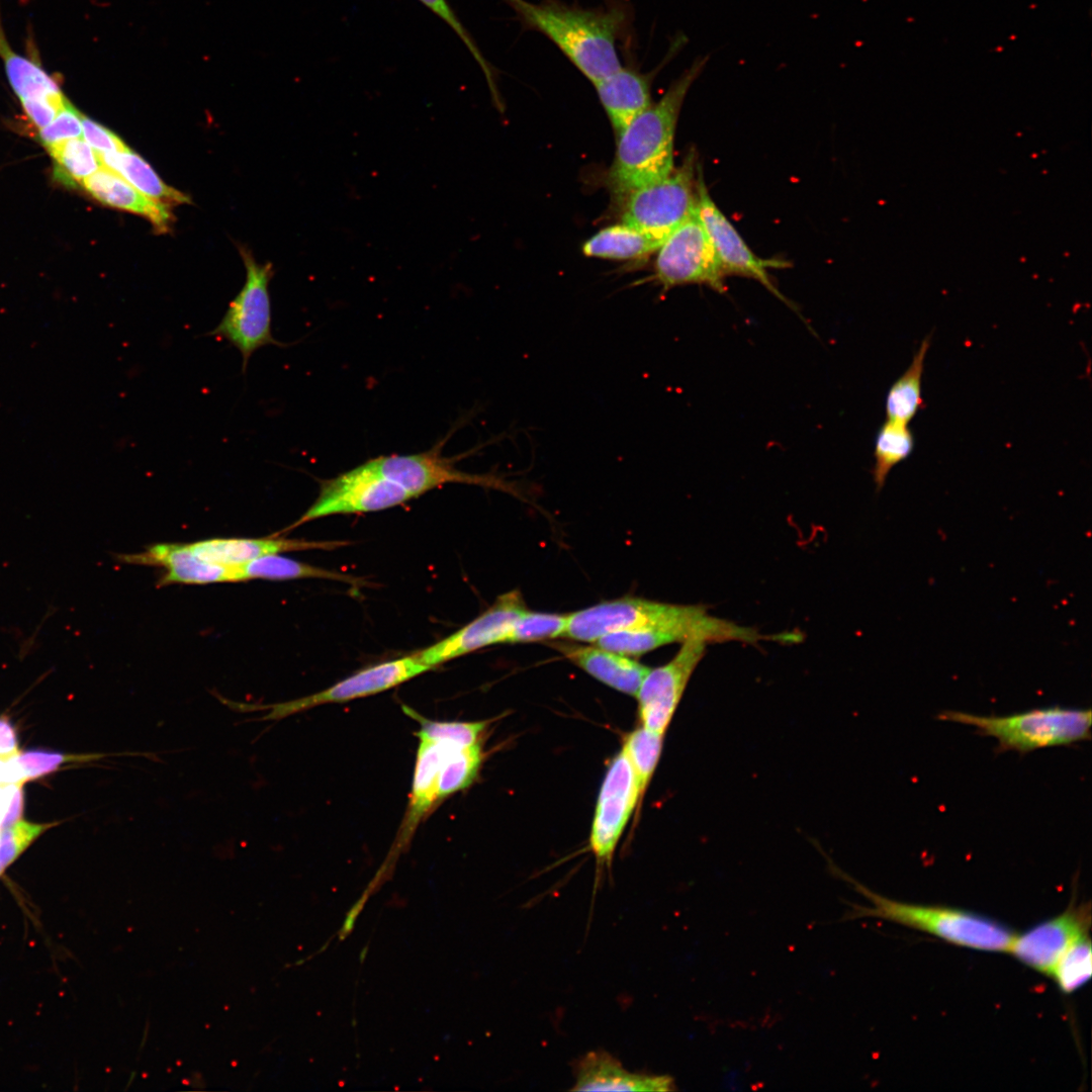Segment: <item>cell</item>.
<instances>
[{
	"mask_svg": "<svg viewBox=\"0 0 1092 1092\" xmlns=\"http://www.w3.org/2000/svg\"><path fill=\"white\" fill-rule=\"evenodd\" d=\"M503 1L525 29L548 37L594 85L622 67L617 42L631 25V8L623 0L599 8L558 0Z\"/></svg>",
	"mask_w": 1092,
	"mask_h": 1092,
	"instance_id": "6da1fadb",
	"label": "cell"
},
{
	"mask_svg": "<svg viewBox=\"0 0 1092 1092\" xmlns=\"http://www.w3.org/2000/svg\"><path fill=\"white\" fill-rule=\"evenodd\" d=\"M710 57L699 56L664 95L637 115L617 138L608 185L618 196L659 181L673 170V140L679 112Z\"/></svg>",
	"mask_w": 1092,
	"mask_h": 1092,
	"instance_id": "7a4b0ae2",
	"label": "cell"
},
{
	"mask_svg": "<svg viewBox=\"0 0 1092 1092\" xmlns=\"http://www.w3.org/2000/svg\"><path fill=\"white\" fill-rule=\"evenodd\" d=\"M832 872L850 883L871 906L852 905L843 920L877 917L926 932L954 945L983 951L1008 952L1015 936L1004 924L962 909L895 901L874 893L835 866Z\"/></svg>",
	"mask_w": 1092,
	"mask_h": 1092,
	"instance_id": "3957f363",
	"label": "cell"
},
{
	"mask_svg": "<svg viewBox=\"0 0 1092 1092\" xmlns=\"http://www.w3.org/2000/svg\"><path fill=\"white\" fill-rule=\"evenodd\" d=\"M941 721L973 726L981 736L997 740V752L1020 754L1036 749L1068 746L1091 739V709L1060 706L1036 708L1005 716H980L960 711H943Z\"/></svg>",
	"mask_w": 1092,
	"mask_h": 1092,
	"instance_id": "277c9868",
	"label": "cell"
},
{
	"mask_svg": "<svg viewBox=\"0 0 1092 1092\" xmlns=\"http://www.w3.org/2000/svg\"><path fill=\"white\" fill-rule=\"evenodd\" d=\"M698 167L696 153L691 151L668 176L630 192L625 197L623 222L662 245L696 210Z\"/></svg>",
	"mask_w": 1092,
	"mask_h": 1092,
	"instance_id": "5b68a950",
	"label": "cell"
},
{
	"mask_svg": "<svg viewBox=\"0 0 1092 1092\" xmlns=\"http://www.w3.org/2000/svg\"><path fill=\"white\" fill-rule=\"evenodd\" d=\"M246 266V281L217 326L206 333L228 342L241 354L242 373L245 374L249 360L259 349L274 345L289 346L272 336L271 302L268 286L273 275L270 263L259 264L253 256L241 251Z\"/></svg>",
	"mask_w": 1092,
	"mask_h": 1092,
	"instance_id": "8992f818",
	"label": "cell"
},
{
	"mask_svg": "<svg viewBox=\"0 0 1092 1092\" xmlns=\"http://www.w3.org/2000/svg\"><path fill=\"white\" fill-rule=\"evenodd\" d=\"M656 281L664 291L700 283L723 292L724 272L711 240L696 210L658 248L654 264Z\"/></svg>",
	"mask_w": 1092,
	"mask_h": 1092,
	"instance_id": "52a82bcc",
	"label": "cell"
},
{
	"mask_svg": "<svg viewBox=\"0 0 1092 1092\" xmlns=\"http://www.w3.org/2000/svg\"><path fill=\"white\" fill-rule=\"evenodd\" d=\"M412 498L414 496L400 485L363 463L334 478L323 480L313 504L284 532L323 517L382 511Z\"/></svg>",
	"mask_w": 1092,
	"mask_h": 1092,
	"instance_id": "ba28073f",
	"label": "cell"
},
{
	"mask_svg": "<svg viewBox=\"0 0 1092 1092\" xmlns=\"http://www.w3.org/2000/svg\"><path fill=\"white\" fill-rule=\"evenodd\" d=\"M695 607L632 597L605 601L567 615L563 637L595 643L610 633L681 619L691 614Z\"/></svg>",
	"mask_w": 1092,
	"mask_h": 1092,
	"instance_id": "9c48e42d",
	"label": "cell"
},
{
	"mask_svg": "<svg viewBox=\"0 0 1092 1092\" xmlns=\"http://www.w3.org/2000/svg\"><path fill=\"white\" fill-rule=\"evenodd\" d=\"M443 443L410 455H387L366 463L408 491L414 497L448 483H464L517 494L515 485L494 474H472L454 466V458L442 455Z\"/></svg>",
	"mask_w": 1092,
	"mask_h": 1092,
	"instance_id": "30bf717a",
	"label": "cell"
},
{
	"mask_svg": "<svg viewBox=\"0 0 1092 1092\" xmlns=\"http://www.w3.org/2000/svg\"><path fill=\"white\" fill-rule=\"evenodd\" d=\"M633 766L622 748L611 761L601 786L589 845L598 867L611 866L614 851L634 809L640 808Z\"/></svg>",
	"mask_w": 1092,
	"mask_h": 1092,
	"instance_id": "8fae6325",
	"label": "cell"
},
{
	"mask_svg": "<svg viewBox=\"0 0 1092 1092\" xmlns=\"http://www.w3.org/2000/svg\"><path fill=\"white\" fill-rule=\"evenodd\" d=\"M708 645L704 640L690 639L681 643L671 660L649 669L636 694L643 727L665 733Z\"/></svg>",
	"mask_w": 1092,
	"mask_h": 1092,
	"instance_id": "7c38bea8",
	"label": "cell"
},
{
	"mask_svg": "<svg viewBox=\"0 0 1092 1092\" xmlns=\"http://www.w3.org/2000/svg\"><path fill=\"white\" fill-rule=\"evenodd\" d=\"M430 669L431 667L421 663L413 654L377 663L363 668L315 694L260 707V709L268 708L270 712L256 720L277 721L321 705L344 703L372 696L392 689Z\"/></svg>",
	"mask_w": 1092,
	"mask_h": 1092,
	"instance_id": "4fadbf2b",
	"label": "cell"
},
{
	"mask_svg": "<svg viewBox=\"0 0 1092 1092\" xmlns=\"http://www.w3.org/2000/svg\"><path fill=\"white\" fill-rule=\"evenodd\" d=\"M527 610L517 589L499 596L481 615L437 643L413 655L423 664L433 667L477 649L508 643L517 618Z\"/></svg>",
	"mask_w": 1092,
	"mask_h": 1092,
	"instance_id": "5bb4252c",
	"label": "cell"
},
{
	"mask_svg": "<svg viewBox=\"0 0 1092 1092\" xmlns=\"http://www.w3.org/2000/svg\"><path fill=\"white\" fill-rule=\"evenodd\" d=\"M697 213L711 240L725 275H740L755 279L776 296L785 300L771 282L767 269L784 267L786 263L774 259H761L748 248L730 220L711 198L701 167L698 170L697 181ZM785 302L788 301L785 300Z\"/></svg>",
	"mask_w": 1092,
	"mask_h": 1092,
	"instance_id": "9a60e30c",
	"label": "cell"
},
{
	"mask_svg": "<svg viewBox=\"0 0 1092 1092\" xmlns=\"http://www.w3.org/2000/svg\"><path fill=\"white\" fill-rule=\"evenodd\" d=\"M1090 903L1071 904L1061 914L1014 936L1008 952L1045 976L1062 954L1081 936L1090 933Z\"/></svg>",
	"mask_w": 1092,
	"mask_h": 1092,
	"instance_id": "2e32d148",
	"label": "cell"
},
{
	"mask_svg": "<svg viewBox=\"0 0 1092 1092\" xmlns=\"http://www.w3.org/2000/svg\"><path fill=\"white\" fill-rule=\"evenodd\" d=\"M687 37L677 33L662 62L653 71L643 73L634 67H621L618 71L595 84L616 138L651 103V84L657 72L684 48Z\"/></svg>",
	"mask_w": 1092,
	"mask_h": 1092,
	"instance_id": "e0dca14e",
	"label": "cell"
},
{
	"mask_svg": "<svg viewBox=\"0 0 1092 1092\" xmlns=\"http://www.w3.org/2000/svg\"><path fill=\"white\" fill-rule=\"evenodd\" d=\"M117 558L131 564L165 567L166 572L158 581L162 586L242 581L240 566H224L202 560L191 552L187 544H156L144 552L120 554Z\"/></svg>",
	"mask_w": 1092,
	"mask_h": 1092,
	"instance_id": "ac0fdd59",
	"label": "cell"
},
{
	"mask_svg": "<svg viewBox=\"0 0 1092 1092\" xmlns=\"http://www.w3.org/2000/svg\"><path fill=\"white\" fill-rule=\"evenodd\" d=\"M419 737L414 779L410 802L398 830L393 852L396 853L412 840L422 820L438 803V782L441 764L447 752L454 746L443 741Z\"/></svg>",
	"mask_w": 1092,
	"mask_h": 1092,
	"instance_id": "d6986e66",
	"label": "cell"
},
{
	"mask_svg": "<svg viewBox=\"0 0 1092 1092\" xmlns=\"http://www.w3.org/2000/svg\"><path fill=\"white\" fill-rule=\"evenodd\" d=\"M553 648L583 671L621 693L636 696L649 667L599 645L554 642Z\"/></svg>",
	"mask_w": 1092,
	"mask_h": 1092,
	"instance_id": "ffe728a7",
	"label": "cell"
},
{
	"mask_svg": "<svg viewBox=\"0 0 1092 1092\" xmlns=\"http://www.w3.org/2000/svg\"><path fill=\"white\" fill-rule=\"evenodd\" d=\"M345 541H306L285 538H217L187 544L191 552L207 562L240 566L253 559L285 551L332 550Z\"/></svg>",
	"mask_w": 1092,
	"mask_h": 1092,
	"instance_id": "44dd1931",
	"label": "cell"
},
{
	"mask_svg": "<svg viewBox=\"0 0 1092 1092\" xmlns=\"http://www.w3.org/2000/svg\"><path fill=\"white\" fill-rule=\"evenodd\" d=\"M574 1091H670L673 1078L668 1075H645L627 1071L606 1052L586 1054L577 1062Z\"/></svg>",
	"mask_w": 1092,
	"mask_h": 1092,
	"instance_id": "7402d4cb",
	"label": "cell"
},
{
	"mask_svg": "<svg viewBox=\"0 0 1092 1092\" xmlns=\"http://www.w3.org/2000/svg\"><path fill=\"white\" fill-rule=\"evenodd\" d=\"M84 189L99 202L148 218L161 232L169 230L174 216L169 206L157 202L106 167L82 181Z\"/></svg>",
	"mask_w": 1092,
	"mask_h": 1092,
	"instance_id": "603a6c76",
	"label": "cell"
},
{
	"mask_svg": "<svg viewBox=\"0 0 1092 1092\" xmlns=\"http://www.w3.org/2000/svg\"><path fill=\"white\" fill-rule=\"evenodd\" d=\"M0 59L8 82L20 101L65 97L57 78L31 57L16 53L9 44L0 15Z\"/></svg>",
	"mask_w": 1092,
	"mask_h": 1092,
	"instance_id": "cb8c5ba5",
	"label": "cell"
},
{
	"mask_svg": "<svg viewBox=\"0 0 1092 1092\" xmlns=\"http://www.w3.org/2000/svg\"><path fill=\"white\" fill-rule=\"evenodd\" d=\"M100 157L103 167L121 176L145 196L169 207L190 202L186 194L166 184L148 162L129 148Z\"/></svg>",
	"mask_w": 1092,
	"mask_h": 1092,
	"instance_id": "d4e9b609",
	"label": "cell"
},
{
	"mask_svg": "<svg viewBox=\"0 0 1092 1092\" xmlns=\"http://www.w3.org/2000/svg\"><path fill=\"white\" fill-rule=\"evenodd\" d=\"M660 246L646 234L622 222L599 231L583 244L582 252L587 257L631 260L656 252Z\"/></svg>",
	"mask_w": 1092,
	"mask_h": 1092,
	"instance_id": "484cf974",
	"label": "cell"
},
{
	"mask_svg": "<svg viewBox=\"0 0 1092 1092\" xmlns=\"http://www.w3.org/2000/svg\"><path fill=\"white\" fill-rule=\"evenodd\" d=\"M929 346L930 339L927 337L922 341L907 370L890 387L886 396L887 420L908 425L922 407L921 382Z\"/></svg>",
	"mask_w": 1092,
	"mask_h": 1092,
	"instance_id": "4316f807",
	"label": "cell"
},
{
	"mask_svg": "<svg viewBox=\"0 0 1092 1092\" xmlns=\"http://www.w3.org/2000/svg\"><path fill=\"white\" fill-rule=\"evenodd\" d=\"M240 572L243 581L254 578L271 580L325 578L347 583H357V578L353 576L302 563L280 556L279 554H271L253 559L240 565Z\"/></svg>",
	"mask_w": 1092,
	"mask_h": 1092,
	"instance_id": "83f0119b",
	"label": "cell"
},
{
	"mask_svg": "<svg viewBox=\"0 0 1092 1092\" xmlns=\"http://www.w3.org/2000/svg\"><path fill=\"white\" fill-rule=\"evenodd\" d=\"M914 449V437L905 424L887 420L875 440V465L873 476L876 486L882 488L891 469L907 459Z\"/></svg>",
	"mask_w": 1092,
	"mask_h": 1092,
	"instance_id": "f1b7e54d",
	"label": "cell"
},
{
	"mask_svg": "<svg viewBox=\"0 0 1092 1092\" xmlns=\"http://www.w3.org/2000/svg\"><path fill=\"white\" fill-rule=\"evenodd\" d=\"M56 163V177L74 186L103 167L100 155L85 141L70 139L48 148Z\"/></svg>",
	"mask_w": 1092,
	"mask_h": 1092,
	"instance_id": "f546056e",
	"label": "cell"
},
{
	"mask_svg": "<svg viewBox=\"0 0 1092 1092\" xmlns=\"http://www.w3.org/2000/svg\"><path fill=\"white\" fill-rule=\"evenodd\" d=\"M482 760L481 743L467 747H452L441 764L438 802L468 788L476 780Z\"/></svg>",
	"mask_w": 1092,
	"mask_h": 1092,
	"instance_id": "4dcf8cb0",
	"label": "cell"
},
{
	"mask_svg": "<svg viewBox=\"0 0 1092 1092\" xmlns=\"http://www.w3.org/2000/svg\"><path fill=\"white\" fill-rule=\"evenodd\" d=\"M664 734L651 731L642 725L630 732L624 739L625 750L636 776L639 799L642 803L645 792L659 761Z\"/></svg>",
	"mask_w": 1092,
	"mask_h": 1092,
	"instance_id": "1f68e13d",
	"label": "cell"
},
{
	"mask_svg": "<svg viewBox=\"0 0 1092 1092\" xmlns=\"http://www.w3.org/2000/svg\"><path fill=\"white\" fill-rule=\"evenodd\" d=\"M1091 957L1090 933H1087L1077 939L1062 954L1050 977L1054 979L1063 993L1071 994L1090 980L1092 973Z\"/></svg>",
	"mask_w": 1092,
	"mask_h": 1092,
	"instance_id": "d6a6232c",
	"label": "cell"
},
{
	"mask_svg": "<svg viewBox=\"0 0 1092 1092\" xmlns=\"http://www.w3.org/2000/svg\"><path fill=\"white\" fill-rule=\"evenodd\" d=\"M402 710L406 715L420 723L421 729L416 733L417 736H424L433 740L443 741L457 747H467L481 743V737L488 725L487 721H433L425 718L407 706H402Z\"/></svg>",
	"mask_w": 1092,
	"mask_h": 1092,
	"instance_id": "836d02e7",
	"label": "cell"
},
{
	"mask_svg": "<svg viewBox=\"0 0 1092 1092\" xmlns=\"http://www.w3.org/2000/svg\"><path fill=\"white\" fill-rule=\"evenodd\" d=\"M106 754H72L43 749H29L16 753L15 759L18 783L35 780L58 770L62 765L73 762H88L105 757Z\"/></svg>",
	"mask_w": 1092,
	"mask_h": 1092,
	"instance_id": "e575fe53",
	"label": "cell"
},
{
	"mask_svg": "<svg viewBox=\"0 0 1092 1092\" xmlns=\"http://www.w3.org/2000/svg\"><path fill=\"white\" fill-rule=\"evenodd\" d=\"M567 615L524 611L515 621L508 643L537 642L563 637Z\"/></svg>",
	"mask_w": 1092,
	"mask_h": 1092,
	"instance_id": "d590c367",
	"label": "cell"
},
{
	"mask_svg": "<svg viewBox=\"0 0 1092 1092\" xmlns=\"http://www.w3.org/2000/svg\"><path fill=\"white\" fill-rule=\"evenodd\" d=\"M52 824L18 820L0 832V877L6 869Z\"/></svg>",
	"mask_w": 1092,
	"mask_h": 1092,
	"instance_id": "8d00e7d4",
	"label": "cell"
},
{
	"mask_svg": "<svg viewBox=\"0 0 1092 1092\" xmlns=\"http://www.w3.org/2000/svg\"><path fill=\"white\" fill-rule=\"evenodd\" d=\"M443 21H445L461 38L466 48L471 53L474 60L479 65L480 69L485 75L488 87L493 95L494 101H497V90L495 86V72L492 66L486 61L474 39L463 26L462 22L458 19L457 15L448 4L447 0H419Z\"/></svg>",
	"mask_w": 1092,
	"mask_h": 1092,
	"instance_id": "74e56055",
	"label": "cell"
},
{
	"mask_svg": "<svg viewBox=\"0 0 1092 1092\" xmlns=\"http://www.w3.org/2000/svg\"><path fill=\"white\" fill-rule=\"evenodd\" d=\"M82 116L70 102L57 114L47 126L40 128L38 138L49 148L66 140L82 134Z\"/></svg>",
	"mask_w": 1092,
	"mask_h": 1092,
	"instance_id": "f35d334b",
	"label": "cell"
},
{
	"mask_svg": "<svg viewBox=\"0 0 1092 1092\" xmlns=\"http://www.w3.org/2000/svg\"><path fill=\"white\" fill-rule=\"evenodd\" d=\"M82 134L83 139L99 153V155L121 152L128 149L118 135L84 115L82 116Z\"/></svg>",
	"mask_w": 1092,
	"mask_h": 1092,
	"instance_id": "ab89813d",
	"label": "cell"
},
{
	"mask_svg": "<svg viewBox=\"0 0 1092 1092\" xmlns=\"http://www.w3.org/2000/svg\"><path fill=\"white\" fill-rule=\"evenodd\" d=\"M20 102L27 118L35 127L40 129L57 116L69 100L65 96L60 99H32Z\"/></svg>",
	"mask_w": 1092,
	"mask_h": 1092,
	"instance_id": "60d3db41",
	"label": "cell"
},
{
	"mask_svg": "<svg viewBox=\"0 0 1092 1092\" xmlns=\"http://www.w3.org/2000/svg\"><path fill=\"white\" fill-rule=\"evenodd\" d=\"M18 739L15 726L5 717L0 716V756L12 757L17 753Z\"/></svg>",
	"mask_w": 1092,
	"mask_h": 1092,
	"instance_id": "b9f144b4",
	"label": "cell"
},
{
	"mask_svg": "<svg viewBox=\"0 0 1092 1092\" xmlns=\"http://www.w3.org/2000/svg\"><path fill=\"white\" fill-rule=\"evenodd\" d=\"M17 785L18 786L16 787V789H15V791L13 793V796L11 798L8 811L3 816L2 821L0 822L1 829L4 828V827L9 826V825H11V824H13L16 821L21 819V815H22V812H23V802H24L23 801V790H22V785L23 784L18 783Z\"/></svg>",
	"mask_w": 1092,
	"mask_h": 1092,
	"instance_id": "7bdbcfd3",
	"label": "cell"
},
{
	"mask_svg": "<svg viewBox=\"0 0 1092 1092\" xmlns=\"http://www.w3.org/2000/svg\"><path fill=\"white\" fill-rule=\"evenodd\" d=\"M0 832H1V826H0Z\"/></svg>",
	"mask_w": 1092,
	"mask_h": 1092,
	"instance_id": "ee69618b",
	"label": "cell"
}]
</instances>
